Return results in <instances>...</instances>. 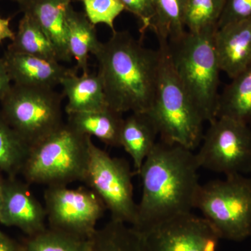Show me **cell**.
I'll return each instance as SVG.
<instances>
[{
    "mask_svg": "<svg viewBox=\"0 0 251 251\" xmlns=\"http://www.w3.org/2000/svg\"><path fill=\"white\" fill-rule=\"evenodd\" d=\"M12 82L6 62L1 57L0 58V103L11 90Z\"/></svg>",
    "mask_w": 251,
    "mask_h": 251,
    "instance_id": "f546056e",
    "label": "cell"
},
{
    "mask_svg": "<svg viewBox=\"0 0 251 251\" xmlns=\"http://www.w3.org/2000/svg\"><path fill=\"white\" fill-rule=\"evenodd\" d=\"M158 135L156 124L148 112H132L124 119L120 147L129 154L137 173L154 148Z\"/></svg>",
    "mask_w": 251,
    "mask_h": 251,
    "instance_id": "e0dca14e",
    "label": "cell"
},
{
    "mask_svg": "<svg viewBox=\"0 0 251 251\" xmlns=\"http://www.w3.org/2000/svg\"><path fill=\"white\" fill-rule=\"evenodd\" d=\"M77 69L63 79V95L67 97V115L75 112L99 111L109 108L103 82L98 74L77 75Z\"/></svg>",
    "mask_w": 251,
    "mask_h": 251,
    "instance_id": "2e32d148",
    "label": "cell"
},
{
    "mask_svg": "<svg viewBox=\"0 0 251 251\" xmlns=\"http://www.w3.org/2000/svg\"><path fill=\"white\" fill-rule=\"evenodd\" d=\"M72 0H23L21 11L36 21L49 36L57 51L59 61L69 62L72 57L67 45V10Z\"/></svg>",
    "mask_w": 251,
    "mask_h": 251,
    "instance_id": "9a60e30c",
    "label": "cell"
},
{
    "mask_svg": "<svg viewBox=\"0 0 251 251\" xmlns=\"http://www.w3.org/2000/svg\"><path fill=\"white\" fill-rule=\"evenodd\" d=\"M109 107L115 111L148 112L161 63L160 50L148 49L126 31H115L94 54Z\"/></svg>",
    "mask_w": 251,
    "mask_h": 251,
    "instance_id": "7a4b0ae2",
    "label": "cell"
},
{
    "mask_svg": "<svg viewBox=\"0 0 251 251\" xmlns=\"http://www.w3.org/2000/svg\"><path fill=\"white\" fill-rule=\"evenodd\" d=\"M199 168L192 150L157 142L138 173L143 193L132 227L144 233L166 220L191 213L201 185Z\"/></svg>",
    "mask_w": 251,
    "mask_h": 251,
    "instance_id": "6da1fadb",
    "label": "cell"
},
{
    "mask_svg": "<svg viewBox=\"0 0 251 251\" xmlns=\"http://www.w3.org/2000/svg\"><path fill=\"white\" fill-rule=\"evenodd\" d=\"M85 14L94 25L104 24L115 31L114 23L125 6L120 0H82Z\"/></svg>",
    "mask_w": 251,
    "mask_h": 251,
    "instance_id": "4316f807",
    "label": "cell"
},
{
    "mask_svg": "<svg viewBox=\"0 0 251 251\" xmlns=\"http://www.w3.org/2000/svg\"><path fill=\"white\" fill-rule=\"evenodd\" d=\"M249 19H251V0H225L218 29Z\"/></svg>",
    "mask_w": 251,
    "mask_h": 251,
    "instance_id": "83f0119b",
    "label": "cell"
},
{
    "mask_svg": "<svg viewBox=\"0 0 251 251\" xmlns=\"http://www.w3.org/2000/svg\"><path fill=\"white\" fill-rule=\"evenodd\" d=\"M30 147L6 122L0 112V171L9 178L21 173Z\"/></svg>",
    "mask_w": 251,
    "mask_h": 251,
    "instance_id": "cb8c5ba5",
    "label": "cell"
},
{
    "mask_svg": "<svg viewBox=\"0 0 251 251\" xmlns=\"http://www.w3.org/2000/svg\"><path fill=\"white\" fill-rule=\"evenodd\" d=\"M214 45L221 72L234 78L251 64V19L218 29Z\"/></svg>",
    "mask_w": 251,
    "mask_h": 251,
    "instance_id": "5bb4252c",
    "label": "cell"
},
{
    "mask_svg": "<svg viewBox=\"0 0 251 251\" xmlns=\"http://www.w3.org/2000/svg\"><path fill=\"white\" fill-rule=\"evenodd\" d=\"M126 11H129L141 23L140 32L144 35L147 29L151 28L154 11L152 0H120Z\"/></svg>",
    "mask_w": 251,
    "mask_h": 251,
    "instance_id": "f1b7e54d",
    "label": "cell"
},
{
    "mask_svg": "<svg viewBox=\"0 0 251 251\" xmlns=\"http://www.w3.org/2000/svg\"><path fill=\"white\" fill-rule=\"evenodd\" d=\"M142 234L150 251H217L222 239L207 220L191 212L166 220Z\"/></svg>",
    "mask_w": 251,
    "mask_h": 251,
    "instance_id": "8fae6325",
    "label": "cell"
},
{
    "mask_svg": "<svg viewBox=\"0 0 251 251\" xmlns=\"http://www.w3.org/2000/svg\"><path fill=\"white\" fill-rule=\"evenodd\" d=\"M132 172L128 162L115 158L91 142L83 182L100 198L111 219L133 226L138 204L133 198Z\"/></svg>",
    "mask_w": 251,
    "mask_h": 251,
    "instance_id": "ba28073f",
    "label": "cell"
},
{
    "mask_svg": "<svg viewBox=\"0 0 251 251\" xmlns=\"http://www.w3.org/2000/svg\"><path fill=\"white\" fill-rule=\"evenodd\" d=\"M225 0H186L184 24L186 31L201 33L216 31Z\"/></svg>",
    "mask_w": 251,
    "mask_h": 251,
    "instance_id": "d4e9b609",
    "label": "cell"
},
{
    "mask_svg": "<svg viewBox=\"0 0 251 251\" xmlns=\"http://www.w3.org/2000/svg\"><path fill=\"white\" fill-rule=\"evenodd\" d=\"M195 208L202 213L222 239L242 242L251 237V179L226 176L201 185Z\"/></svg>",
    "mask_w": 251,
    "mask_h": 251,
    "instance_id": "8992f818",
    "label": "cell"
},
{
    "mask_svg": "<svg viewBox=\"0 0 251 251\" xmlns=\"http://www.w3.org/2000/svg\"><path fill=\"white\" fill-rule=\"evenodd\" d=\"M216 31H186L179 39L168 42L170 58L178 78L203 120L209 123L216 119L221 72L214 45Z\"/></svg>",
    "mask_w": 251,
    "mask_h": 251,
    "instance_id": "3957f363",
    "label": "cell"
},
{
    "mask_svg": "<svg viewBox=\"0 0 251 251\" xmlns=\"http://www.w3.org/2000/svg\"><path fill=\"white\" fill-rule=\"evenodd\" d=\"M68 115L67 124L82 134L94 136L110 147H120L122 114L109 108Z\"/></svg>",
    "mask_w": 251,
    "mask_h": 251,
    "instance_id": "ac0fdd59",
    "label": "cell"
},
{
    "mask_svg": "<svg viewBox=\"0 0 251 251\" xmlns=\"http://www.w3.org/2000/svg\"><path fill=\"white\" fill-rule=\"evenodd\" d=\"M50 228L90 239L105 212V206L90 188L47 186L44 193Z\"/></svg>",
    "mask_w": 251,
    "mask_h": 251,
    "instance_id": "30bf717a",
    "label": "cell"
},
{
    "mask_svg": "<svg viewBox=\"0 0 251 251\" xmlns=\"http://www.w3.org/2000/svg\"><path fill=\"white\" fill-rule=\"evenodd\" d=\"M154 16L151 28L158 42L176 40L186 32L184 15L186 0H152Z\"/></svg>",
    "mask_w": 251,
    "mask_h": 251,
    "instance_id": "603a6c76",
    "label": "cell"
},
{
    "mask_svg": "<svg viewBox=\"0 0 251 251\" xmlns=\"http://www.w3.org/2000/svg\"><path fill=\"white\" fill-rule=\"evenodd\" d=\"M10 21L11 18L0 17V44L7 39L12 41L14 39L16 33L10 27Z\"/></svg>",
    "mask_w": 251,
    "mask_h": 251,
    "instance_id": "1f68e13d",
    "label": "cell"
},
{
    "mask_svg": "<svg viewBox=\"0 0 251 251\" xmlns=\"http://www.w3.org/2000/svg\"><path fill=\"white\" fill-rule=\"evenodd\" d=\"M66 25L71 56L76 62V69L87 74L89 73L90 54L95 53L101 43L97 38L95 25L85 14L75 11L72 5L67 10Z\"/></svg>",
    "mask_w": 251,
    "mask_h": 251,
    "instance_id": "d6986e66",
    "label": "cell"
},
{
    "mask_svg": "<svg viewBox=\"0 0 251 251\" xmlns=\"http://www.w3.org/2000/svg\"><path fill=\"white\" fill-rule=\"evenodd\" d=\"M161 63L154 99L148 112L161 140L193 151L203 138L204 120L181 85L173 67L168 42H159Z\"/></svg>",
    "mask_w": 251,
    "mask_h": 251,
    "instance_id": "277c9868",
    "label": "cell"
},
{
    "mask_svg": "<svg viewBox=\"0 0 251 251\" xmlns=\"http://www.w3.org/2000/svg\"><path fill=\"white\" fill-rule=\"evenodd\" d=\"M63 97L54 89L13 84L0 103V112L11 128L31 147L64 125Z\"/></svg>",
    "mask_w": 251,
    "mask_h": 251,
    "instance_id": "52a82bcc",
    "label": "cell"
},
{
    "mask_svg": "<svg viewBox=\"0 0 251 251\" xmlns=\"http://www.w3.org/2000/svg\"><path fill=\"white\" fill-rule=\"evenodd\" d=\"M90 240L91 251H150L141 232L112 219L97 228Z\"/></svg>",
    "mask_w": 251,
    "mask_h": 251,
    "instance_id": "44dd1931",
    "label": "cell"
},
{
    "mask_svg": "<svg viewBox=\"0 0 251 251\" xmlns=\"http://www.w3.org/2000/svg\"><path fill=\"white\" fill-rule=\"evenodd\" d=\"M0 251H24L23 246L8 237L0 229Z\"/></svg>",
    "mask_w": 251,
    "mask_h": 251,
    "instance_id": "4dcf8cb0",
    "label": "cell"
},
{
    "mask_svg": "<svg viewBox=\"0 0 251 251\" xmlns=\"http://www.w3.org/2000/svg\"><path fill=\"white\" fill-rule=\"evenodd\" d=\"M45 206L31 194L27 185L9 178L5 181L0 209V225L18 227L28 237L47 228Z\"/></svg>",
    "mask_w": 251,
    "mask_h": 251,
    "instance_id": "7c38bea8",
    "label": "cell"
},
{
    "mask_svg": "<svg viewBox=\"0 0 251 251\" xmlns=\"http://www.w3.org/2000/svg\"><path fill=\"white\" fill-rule=\"evenodd\" d=\"M11 1H16V2H18V4H19V3H21V1H23V0H11Z\"/></svg>",
    "mask_w": 251,
    "mask_h": 251,
    "instance_id": "836d02e7",
    "label": "cell"
},
{
    "mask_svg": "<svg viewBox=\"0 0 251 251\" xmlns=\"http://www.w3.org/2000/svg\"><path fill=\"white\" fill-rule=\"evenodd\" d=\"M7 50L59 62L57 51L49 36L32 18L26 14L20 21L17 32Z\"/></svg>",
    "mask_w": 251,
    "mask_h": 251,
    "instance_id": "7402d4cb",
    "label": "cell"
},
{
    "mask_svg": "<svg viewBox=\"0 0 251 251\" xmlns=\"http://www.w3.org/2000/svg\"><path fill=\"white\" fill-rule=\"evenodd\" d=\"M24 251H91L90 239H83L62 231L46 228L28 237Z\"/></svg>",
    "mask_w": 251,
    "mask_h": 251,
    "instance_id": "484cf974",
    "label": "cell"
},
{
    "mask_svg": "<svg viewBox=\"0 0 251 251\" xmlns=\"http://www.w3.org/2000/svg\"><path fill=\"white\" fill-rule=\"evenodd\" d=\"M92 137L64 123L30 147L21 174L29 184L67 186L85 179Z\"/></svg>",
    "mask_w": 251,
    "mask_h": 251,
    "instance_id": "5b68a950",
    "label": "cell"
},
{
    "mask_svg": "<svg viewBox=\"0 0 251 251\" xmlns=\"http://www.w3.org/2000/svg\"><path fill=\"white\" fill-rule=\"evenodd\" d=\"M196 153L200 168L226 176L251 173V129L249 125L227 117L210 122Z\"/></svg>",
    "mask_w": 251,
    "mask_h": 251,
    "instance_id": "9c48e42d",
    "label": "cell"
},
{
    "mask_svg": "<svg viewBox=\"0 0 251 251\" xmlns=\"http://www.w3.org/2000/svg\"><path fill=\"white\" fill-rule=\"evenodd\" d=\"M3 59L15 85L54 89L64 77L75 69L67 68L58 61L6 50Z\"/></svg>",
    "mask_w": 251,
    "mask_h": 251,
    "instance_id": "4fadbf2b",
    "label": "cell"
},
{
    "mask_svg": "<svg viewBox=\"0 0 251 251\" xmlns=\"http://www.w3.org/2000/svg\"><path fill=\"white\" fill-rule=\"evenodd\" d=\"M226 86L219 95L216 118L227 117L251 124V64Z\"/></svg>",
    "mask_w": 251,
    "mask_h": 251,
    "instance_id": "ffe728a7",
    "label": "cell"
},
{
    "mask_svg": "<svg viewBox=\"0 0 251 251\" xmlns=\"http://www.w3.org/2000/svg\"><path fill=\"white\" fill-rule=\"evenodd\" d=\"M5 181L0 177V209L2 204L3 198H4Z\"/></svg>",
    "mask_w": 251,
    "mask_h": 251,
    "instance_id": "d6a6232c",
    "label": "cell"
}]
</instances>
